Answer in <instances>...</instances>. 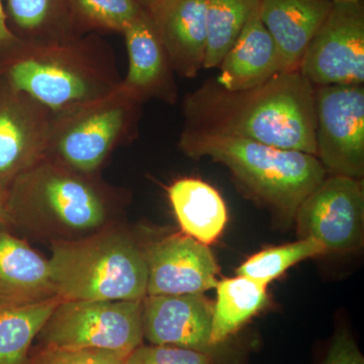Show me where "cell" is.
<instances>
[{
    "mask_svg": "<svg viewBox=\"0 0 364 364\" xmlns=\"http://www.w3.org/2000/svg\"><path fill=\"white\" fill-rule=\"evenodd\" d=\"M182 130L247 139L316 156L315 87L299 70L230 91L208 79L182 102Z\"/></svg>",
    "mask_w": 364,
    "mask_h": 364,
    "instance_id": "obj_1",
    "label": "cell"
},
{
    "mask_svg": "<svg viewBox=\"0 0 364 364\" xmlns=\"http://www.w3.org/2000/svg\"><path fill=\"white\" fill-rule=\"evenodd\" d=\"M0 79L53 112L104 97L122 82L116 53L100 33L55 42L18 39L0 50Z\"/></svg>",
    "mask_w": 364,
    "mask_h": 364,
    "instance_id": "obj_2",
    "label": "cell"
},
{
    "mask_svg": "<svg viewBox=\"0 0 364 364\" xmlns=\"http://www.w3.org/2000/svg\"><path fill=\"white\" fill-rule=\"evenodd\" d=\"M97 176L43 158L6 189L9 225L51 242L74 240L97 231L109 222L122 193Z\"/></svg>",
    "mask_w": 364,
    "mask_h": 364,
    "instance_id": "obj_3",
    "label": "cell"
},
{
    "mask_svg": "<svg viewBox=\"0 0 364 364\" xmlns=\"http://www.w3.org/2000/svg\"><path fill=\"white\" fill-rule=\"evenodd\" d=\"M178 148L193 159L208 157L224 165L246 198L287 226L294 222L303 200L327 176L315 155L247 139L182 130Z\"/></svg>",
    "mask_w": 364,
    "mask_h": 364,
    "instance_id": "obj_4",
    "label": "cell"
},
{
    "mask_svg": "<svg viewBox=\"0 0 364 364\" xmlns=\"http://www.w3.org/2000/svg\"><path fill=\"white\" fill-rule=\"evenodd\" d=\"M49 261L61 301H142L145 251L123 229L105 226L74 240L55 241Z\"/></svg>",
    "mask_w": 364,
    "mask_h": 364,
    "instance_id": "obj_5",
    "label": "cell"
},
{
    "mask_svg": "<svg viewBox=\"0 0 364 364\" xmlns=\"http://www.w3.org/2000/svg\"><path fill=\"white\" fill-rule=\"evenodd\" d=\"M143 105L119 85L104 97L54 112L46 157L97 174L117 148L138 138Z\"/></svg>",
    "mask_w": 364,
    "mask_h": 364,
    "instance_id": "obj_6",
    "label": "cell"
},
{
    "mask_svg": "<svg viewBox=\"0 0 364 364\" xmlns=\"http://www.w3.org/2000/svg\"><path fill=\"white\" fill-rule=\"evenodd\" d=\"M38 337L41 346L100 349L126 358L143 344V299L61 301Z\"/></svg>",
    "mask_w": 364,
    "mask_h": 364,
    "instance_id": "obj_7",
    "label": "cell"
},
{
    "mask_svg": "<svg viewBox=\"0 0 364 364\" xmlns=\"http://www.w3.org/2000/svg\"><path fill=\"white\" fill-rule=\"evenodd\" d=\"M314 87L316 157L328 176L363 179L364 85Z\"/></svg>",
    "mask_w": 364,
    "mask_h": 364,
    "instance_id": "obj_8",
    "label": "cell"
},
{
    "mask_svg": "<svg viewBox=\"0 0 364 364\" xmlns=\"http://www.w3.org/2000/svg\"><path fill=\"white\" fill-rule=\"evenodd\" d=\"M299 238H315L327 253L363 247V179L328 176L303 200L294 218Z\"/></svg>",
    "mask_w": 364,
    "mask_h": 364,
    "instance_id": "obj_9",
    "label": "cell"
},
{
    "mask_svg": "<svg viewBox=\"0 0 364 364\" xmlns=\"http://www.w3.org/2000/svg\"><path fill=\"white\" fill-rule=\"evenodd\" d=\"M299 71L313 86L364 85V6L333 4Z\"/></svg>",
    "mask_w": 364,
    "mask_h": 364,
    "instance_id": "obj_10",
    "label": "cell"
},
{
    "mask_svg": "<svg viewBox=\"0 0 364 364\" xmlns=\"http://www.w3.org/2000/svg\"><path fill=\"white\" fill-rule=\"evenodd\" d=\"M54 112L0 79V191L46 157Z\"/></svg>",
    "mask_w": 364,
    "mask_h": 364,
    "instance_id": "obj_11",
    "label": "cell"
},
{
    "mask_svg": "<svg viewBox=\"0 0 364 364\" xmlns=\"http://www.w3.org/2000/svg\"><path fill=\"white\" fill-rule=\"evenodd\" d=\"M144 251L146 296L203 294L217 287L219 267L212 251L188 235H171Z\"/></svg>",
    "mask_w": 364,
    "mask_h": 364,
    "instance_id": "obj_12",
    "label": "cell"
},
{
    "mask_svg": "<svg viewBox=\"0 0 364 364\" xmlns=\"http://www.w3.org/2000/svg\"><path fill=\"white\" fill-rule=\"evenodd\" d=\"M213 306L203 294L148 296L143 299L144 338L215 356L210 342Z\"/></svg>",
    "mask_w": 364,
    "mask_h": 364,
    "instance_id": "obj_13",
    "label": "cell"
},
{
    "mask_svg": "<svg viewBox=\"0 0 364 364\" xmlns=\"http://www.w3.org/2000/svg\"><path fill=\"white\" fill-rule=\"evenodd\" d=\"M129 67L121 85L143 104L159 100L173 105L178 102L176 72L147 11H142L124 28Z\"/></svg>",
    "mask_w": 364,
    "mask_h": 364,
    "instance_id": "obj_14",
    "label": "cell"
},
{
    "mask_svg": "<svg viewBox=\"0 0 364 364\" xmlns=\"http://www.w3.org/2000/svg\"><path fill=\"white\" fill-rule=\"evenodd\" d=\"M147 11L176 74L196 77L207 54L205 0H161Z\"/></svg>",
    "mask_w": 364,
    "mask_h": 364,
    "instance_id": "obj_15",
    "label": "cell"
},
{
    "mask_svg": "<svg viewBox=\"0 0 364 364\" xmlns=\"http://www.w3.org/2000/svg\"><path fill=\"white\" fill-rule=\"evenodd\" d=\"M56 298L49 261L6 227H0V308L33 305Z\"/></svg>",
    "mask_w": 364,
    "mask_h": 364,
    "instance_id": "obj_16",
    "label": "cell"
},
{
    "mask_svg": "<svg viewBox=\"0 0 364 364\" xmlns=\"http://www.w3.org/2000/svg\"><path fill=\"white\" fill-rule=\"evenodd\" d=\"M332 6L330 0H261L260 20L274 41L284 71L299 70Z\"/></svg>",
    "mask_w": 364,
    "mask_h": 364,
    "instance_id": "obj_17",
    "label": "cell"
},
{
    "mask_svg": "<svg viewBox=\"0 0 364 364\" xmlns=\"http://www.w3.org/2000/svg\"><path fill=\"white\" fill-rule=\"evenodd\" d=\"M218 68L215 80L230 91L264 85L284 71L277 46L261 21L259 11L248 21Z\"/></svg>",
    "mask_w": 364,
    "mask_h": 364,
    "instance_id": "obj_18",
    "label": "cell"
},
{
    "mask_svg": "<svg viewBox=\"0 0 364 364\" xmlns=\"http://www.w3.org/2000/svg\"><path fill=\"white\" fill-rule=\"evenodd\" d=\"M167 193L184 234L205 245L221 236L228 212L225 200L214 186L202 179L184 177L174 181Z\"/></svg>",
    "mask_w": 364,
    "mask_h": 364,
    "instance_id": "obj_19",
    "label": "cell"
},
{
    "mask_svg": "<svg viewBox=\"0 0 364 364\" xmlns=\"http://www.w3.org/2000/svg\"><path fill=\"white\" fill-rule=\"evenodd\" d=\"M210 342L220 347L267 306V287L237 275L218 282Z\"/></svg>",
    "mask_w": 364,
    "mask_h": 364,
    "instance_id": "obj_20",
    "label": "cell"
},
{
    "mask_svg": "<svg viewBox=\"0 0 364 364\" xmlns=\"http://www.w3.org/2000/svg\"><path fill=\"white\" fill-rule=\"evenodd\" d=\"M6 11L20 40L55 42L79 36L69 0H6Z\"/></svg>",
    "mask_w": 364,
    "mask_h": 364,
    "instance_id": "obj_21",
    "label": "cell"
},
{
    "mask_svg": "<svg viewBox=\"0 0 364 364\" xmlns=\"http://www.w3.org/2000/svg\"><path fill=\"white\" fill-rule=\"evenodd\" d=\"M61 299L0 308V364H26L36 337Z\"/></svg>",
    "mask_w": 364,
    "mask_h": 364,
    "instance_id": "obj_22",
    "label": "cell"
},
{
    "mask_svg": "<svg viewBox=\"0 0 364 364\" xmlns=\"http://www.w3.org/2000/svg\"><path fill=\"white\" fill-rule=\"evenodd\" d=\"M261 0H205L207 54L203 69L218 68L251 18Z\"/></svg>",
    "mask_w": 364,
    "mask_h": 364,
    "instance_id": "obj_23",
    "label": "cell"
},
{
    "mask_svg": "<svg viewBox=\"0 0 364 364\" xmlns=\"http://www.w3.org/2000/svg\"><path fill=\"white\" fill-rule=\"evenodd\" d=\"M326 253L327 250L325 246L317 239L299 238L293 243L264 249L254 254L239 267L237 275L267 287L301 261L318 257Z\"/></svg>",
    "mask_w": 364,
    "mask_h": 364,
    "instance_id": "obj_24",
    "label": "cell"
},
{
    "mask_svg": "<svg viewBox=\"0 0 364 364\" xmlns=\"http://www.w3.org/2000/svg\"><path fill=\"white\" fill-rule=\"evenodd\" d=\"M74 28L79 36L122 33L144 9L136 0H69Z\"/></svg>",
    "mask_w": 364,
    "mask_h": 364,
    "instance_id": "obj_25",
    "label": "cell"
},
{
    "mask_svg": "<svg viewBox=\"0 0 364 364\" xmlns=\"http://www.w3.org/2000/svg\"><path fill=\"white\" fill-rule=\"evenodd\" d=\"M123 364H217V360L212 354L191 349L141 344L124 359Z\"/></svg>",
    "mask_w": 364,
    "mask_h": 364,
    "instance_id": "obj_26",
    "label": "cell"
},
{
    "mask_svg": "<svg viewBox=\"0 0 364 364\" xmlns=\"http://www.w3.org/2000/svg\"><path fill=\"white\" fill-rule=\"evenodd\" d=\"M124 358L116 352L100 349H69L41 346L31 351L26 364H123Z\"/></svg>",
    "mask_w": 364,
    "mask_h": 364,
    "instance_id": "obj_27",
    "label": "cell"
},
{
    "mask_svg": "<svg viewBox=\"0 0 364 364\" xmlns=\"http://www.w3.org/2000/svg\"><path fill=\"white\" fill-rule=\"evenodd\" d=\"M323 364H364L363 353L346 330L336 333Z\"/></svg>",
    "mask_w": 364,
    "mask_h": 364,
    "instance_id": "obj_28",
    "label": "cell"
},
{
    "mask_svg": "<svg viewBox=\"0 0 364 364\" xmlns=\"http://www.w3.org/2000/svg\"><path fill=\"white\" fill-rule=\"evenodd\" d=\"M16 40H18V38L14 35L11 28H9L4 0H0V50L4 49L7 46L14 44Z\"/></svg>",
    "mask_w": 364,
    "mask_h": 364,
    "instance_id": "obj_29",
    "label": "cell"
},
{
    "mask_svg": "<svg viewBox=\"0 0 364 364\" xmlns=\"http://www.w3.org/2000/svg\"><path fill=\"white\" fill-rule=\"evenodd\" d=\"M9 225V215H7L6 205V193L0 191V227H6Z\"/></svg>",
    "mask_w": 364,
    "mask_h": 364,
    "instance_id": "obj_30",
    "label": "cell"
},
{
    "mask_svg": "<svg viewBox=\"0 0 364 364\" xmlns=\"http://www.w3.org/2000/svg\"><path fill=\"white\" fill-rule=\"evenodd\" d=\"M138 2L139 6L142 7L145 11H149V9H152L153 6H156L158 2L161 1V0H136Z\"/></svg>",
    "mask_w": 364,
    "mask_h": 364,
    "instance_id": "obj_31",
    "label": "cell"
},
{
    "mask_svg": "<svg viewBox=\"0 0 364 364\" xmlns=\"http://www.w3.org/2000/svg\"><path fill=\"white\" fill-rule=\"evenodd\" d=\"M333 4H360L363 0H330Z\"/></svg>",
    "mask_w": 364,
    "mask_h": 364,
    "instance_id": "obj_32",
    "label": "cell"
}]
</instances>
